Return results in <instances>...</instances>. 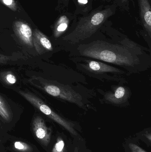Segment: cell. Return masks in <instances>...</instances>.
<instances>
[{
  "mask_svg": "<svg viewBox=\"0 0 151 152\" xmlns=\"http://www.w3.org/2000/svg\"><path fill=\"white\" fill-rule=\"evenodd\" d=\"M110 36L109 39L93 36L73 46V56L113 64L129 74L142 73L150 68L151 54L148 49L119 34Z\"/></svg>",
  "mask_w": 151,
  "mask_h": 152,
  "instance_id": "1",
  "label": "cell"
},
{
  "mask_svg": "<svg viewBox=\"0 0 151 152\" xmlns=\"http://www.w3.org/2000/svg\"><path fill=\"white\" fill-rule=\"evenodd\" d=\"M115 6L103 7L80 18L73 30L63 37V40L72 45H77L89 39L97 34L98 30L111 16L114 14Z\"/></svg>",
  "mask_w": 151,
  "mask_h": 152,
  "instance_id": "2",
  "label": "cell"
},
{
  "mask_svg": "<svg viewBox=\"0 0 151 152\" xmlns=\"http://www.w3.org/2000/svg\"><path fill=\"white\" fill-rule=\"evenodd\" d=\"M31 85L54 97L77 104L84 105L82 96L71 87L54 80H48L40 77L33 76L29 80Z\"/></svg>",
  "mask_w": 151,
  "mask_h": 152,
  "instance_id": "3",
  "label": "cell"
},
{
  "mask_svg": "<svg viewBox=\"0 0 151 152\" xmlns=\"http://www.w3.org/2000/svg\"><path fill=\"white\" fill-rule=\"evenodd\" d=\"M77 61L79 69L99 79L113 80L111 76H121L126 74V71L106 64L103 61L92 60L87 58H74Z\"/></svg>",
  "mask_w": 151,
  "mask_h": 152,
  "instance_id": "4",
  "label": "cell"
},
{
  "mask_svg": "<svg viewBox=\"0 0 151 152\" xmlns=\"http://www.w3.org/2000/svg\"><path fill=\"white\" fill-rule=\"evenodd\" d=\"M19 93L41 112L65 129L72 134L77 135V133L74 129V124L57 114L39 97L30 92L20 91Z\"/></svg>",
  "mask_w": 151,
  "mask_h": 152,
  "instance_id": "5",
  "label": "cell"
},
{
  "mask_svg": "<svg viewBox=\"0 0 151 152\" xmlns=\"http://www.w3.org/2000/svg\"><path fill=\"white\" fill-rule=\"evenodd\" d=\"M33 132L38 141L44 146H48L50 142L51 131L45 124L44 120L36 116L34 118L32 124Z\"/></svg>",
  "mask_w": 151,
  "mask_h": 152,
  "instance_id": "6",
  "label": "cell"
},
{
  "mask_svg": "<svg viewBox=\"0 0 151 152\" xmlns=\"http://www.w3.org/2000/svg\"><path fill=\"white\" fill-rule=\"evenodd\" d=\"M13 30L18 38L28 46L33 47V32L30 26L22 21H16L13 24Z\"/></svg>",
  "mask_w": 151,
  "mask_h": 152,
  "instance_id": "7",
  "label": "cell"
},
{
  "mask_svg": "<svg viewBox=\"0 0 151 152\" xmlns=\"http://www.w3.org/2000/svg\"><path fill=\"white\" fill-rule=\"evenodd\" d=\"M33 45L39 55L53 50V46L47 36L38 29L33 32Z\"/></svg>",
  "mask_w": 151,
  "mask_h": 152,
  "instance_id": "8",
  "label": "cell"
},
{
  "mask_svg": "<svg viewBox=\"0 0 151 152\" xmlns=\"http://www.w3.org/2000/svg\"><path fill=\"white\" fill-rule=\"evenodd\" d=\"M130 96V92L126 87L119 86L114 93H106L104 96L105 101L109 103L120 105L125 103Z\"/></svg>",
  "mask_w": 151,
  "mask_h": 152,
  "instance_id": "9",
  "label": "cell"
},
{
  "mask_svg": "<svg viewBox=\"0 0 151 152\" xmlns=\"http://www.w3.org/2000/svg\"><path fill=\"white\" fill-rule=\"evenodd\" d=\"M140 18L144 30L151 35V8L149 0H138Z\"/></svg>",
  "mask_w": 151,
  "mask_h": 152,
  "instance_id": "10",
  "label": "cell"
},
{
  "mask_svg": "<svg viewBox=\"0 0 151 152\" xmlns=\"http://www.w3.org/2000/svg\"><path fill=\"white\" fill-rule=\"evenodd\" d=\"M69 15L70 14H68V16L62 15L57 20L53 29V35L55 38L60 37L69 28L71 20L69 18Z\"/></svg>",
  "mask_w": 151,
  "mask_h": 152,
  "instance_id": "11",
  "label": "cell"
},
{
  "mask_svg": "<svg viewBox=\"0 0 151 152\" xmlns=\"http://www.w3.org/2000/svg\"><path fill=\"white\" fill-rule=\"evenodd\" d=\"M0 115L7 122L12 120V113L9 106L5 99L0 95Z\"/></svg>",
  "mask_w": 151,
  "mask_h": 152,
  "instance_id": "12",
  "label": "cell"
},
{
  "mask_svg": "<svg viewBox=\"0 0 151 152\" xmlns=\"http://www.w3.org/2000/svg\"><path fill=\"white\" fill-rule=\"evenodd\" d=\"M1 80L7 85H12L17 82V79L16 76L11 71H6L0 74Z\"/></svg>",
  "mask_w": 151,
  "mask_h": 152,
  "instance_id": "13",
  "label": "cell"
},
{
  "mask_svg": "<svg viewBox=\"0 0 151 152\" xmlns=\"http://www.w3.org/2000/svg\"><path fill=\"white\" fill-rule=\"evenodd\" d=\"M13 147L15 150L19 152H32V147L30 145L24 142L17 141L13 144Z\"/></svg>",
  "mask_w": 151,
  "mask_h": 152,
  "instance_id": "14",
  "label": "cell"
},
{
  "mask_svg": "<svg viewBox=\"0 0 151 152\" xmlns=\"http://www.w3.org/2000/svg\"><path fill=\"white\" fill-rule=\"evenodd\" d=\"M65 143L61 137H59L52 149V152H64Z\"/></svg>",
  "mask_w": 151,
  "mask_h": 152,
  "instance_id": "15",
  "label": "cell"
},
{
  "mask_svg": "<svg viewBox=\"0 0 151 152\" xmlns=\"http://www.w3.org/2000/svg\"><path fill=\"white\" fill-rule=\"evenodd\" d=\"M2 2L12 10L16 11L17 10V6L14 0H2Z\"/></svg>",
  "mask_w": 151,
  "mask_h": 152,
  "instance_id": "16",
  "label": "cell"
},
{
  "mask_svg": "<svg viewBox=\"0 0 151 152\" xmlns=\"http://www.w3.org/2000/svg\"><path fill=\"white\" fill-rule=\"evenodd\" d=\"M132 152H147L137 145L130 143L129 145Z\"/></svg>",
  "mask_w": 151,
  "mask_h": 152,
  "instance_id": "17",
  "label": "cell"
},
{
  "mask_svg": "<svg viewBox=\"0 0 151 152\" xmlns=\"http://www.w3.org/2000/svg\"><path fill=\"white\" fill-rule=\"evenodd\" d=\"M11 57L3 54H0V64H5L10 60Z\"/></svg>",
  "mask_w": 151,
  "mask_h": 152,
  "instance_id": "18",
  "label": "cell"
},
{
  "mask_svg": "<svg viewBox=\"0 0 151 152\" xmlns=\"http://www.w3.org/2000/svg\"><path fill=\"white\" fill-rule=\"evenodd\" d=\"M121 4L124 5L123 7L125 8L126 10L127 7H129V2L132 1V2L134 3L133 0H121Z\"/></svg>",
  "mask_w": 151,
  "mask_h": 152,
  "instance_id": "19",
  "label": "cell"
}]
</instances>
